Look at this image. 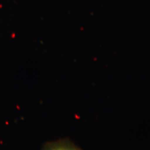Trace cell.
Segmentation results:
<instances>
[{
	"mask_svg": "<svg viewBox=\"0 0 150 150\" xmlns=\"http://www.w3.org/2000/svg\"><path fill=\"white\" fill-rule=\"evenodd\" d=\"M42 150H82L74 142L67 139H62L50 142L44 146Z\"/></svg>",
	"mask_w": 150,
	"mask_h": 150,
	"instance_id": "obj_1",
	"label": "cell"
}]
</instances>
